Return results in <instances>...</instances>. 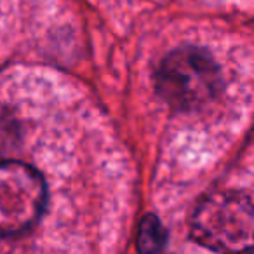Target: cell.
Segmentation results:
<instances>
[{"label": "cell", "mask_w": 254, "mask_h": 254, "mask_svg": "<svg viewBox=\"0 0 254 254\" xmlns=\"http://www.w3.org/2000/svg\"><path fill=\"white\" fill-rule=\"evenodd\" d=\"M221 71L205 51L181 47L164 58L155 73L159 96L176 110H195L221 91Z\"/></svg>", "instance_id": "2"}, {"label": "cell", "mask_w": 254, "mask_h": 254, "mask_svg": "<svg viewBox=\"0 0 254 254\" xmlns=\"http://www.w3.org/2000/svg\"><path fill=\"white\" fill-rule=\"evenodd\" d=\"M164 246H166V230L157 216L148 214L139 225L138 249L143 253H155L164 249Z\"/></svg>", "instance_id": "4"}, {"label": "cell", "mask_w": 254, "mask_h": 254, "mask_svg": "<svg viewBox=\"0 0 254 254\" xmlns=\"http://www.w3.org/2000/svg\"><path fill=\"white\" fill-rule=\"evenodd\" d=\"M253 198L246 191L219 190L195 207L190 232L195 242L219 253H237L253 246Z\"/></svg>", "instance_id": "1"}, {"label": "cell", "mask_w": 254, "mask_h": 254, "mask_svg": "<svg viewBox=\"0 0 254 254\" xmlns=\"http://www.w3.org/2000/svg\"><path fill=\"white\" fill-rule=\"evenodd\" d=\"M46 183L35 167L19 160L0 162V237L37 225L46 207Z\"/></svg>", "instance_id": "3"}]
</instances>
